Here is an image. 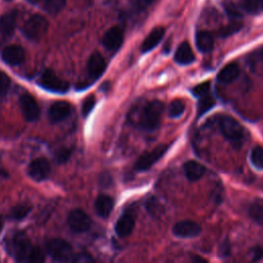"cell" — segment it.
<instances>
[{
    "label": "cell",
    "instance_id": "6da1fadb",
    "mask_svg": "<svg viewBox=\"0 0 263 263\" xmlns=\"http://www.w3.org/2000/svg\"><path fill=\"white\" fill-rule=\"evenodd\" d=\"M29 237L24 232H16L7 242L9 254L20 262H30L34 250Z\"/></svg>",
    "mask_w": 263,
    "mask_h": 263
},
{
    "label": "cell",
    "instance_id": "7a4b0ae2",
    "mask_svg": "<svg viewBox=\"0 0 263 263\" xmlns=\"http://www.w3.org/2000/svg\"><path fill=\"white\" fill-rule=\"evenodd\" d=\"M218 124L222 135L233 146H240L245 138V129L235 118L228 115H223L220 117Z\"/></svg>",
    "mask_w": 263,
    "mask_h": 263
},
{
    "label": "cell",
    "instance_id": "3957f363",
    "mask_svg": "<svg viewBox=\"0 0 263 263\" xmlns=\"http://www.w3.org/2000/svg\"><path fill=\"white\" fill-rule=\"evenodd\" d=\"M163 112V104L159 101H152L148 103L142 113L140 126L142 129L152 132L159 126L161 115Z\"/></svg>",
    "mask_w": 263,
    "mask_h": 263
},
{
    "label": "cell",
    "instance_id": "277c9868",
    "mask_svg": "<svg viewBox=\"0 0 263 263\" xmlns=\"http://www.w3.org/2000/svg\"><path fill=\"white\" fill-rule=\"evenodd\" d=\"M47 254L55 261H70L75 256L72 246L61 238H53L46 243Z\"/></svg>",
    "mask_w": 263,
    "mask_h": 263
},
{
    "label": "cell",
    "instance_id": "5b68a950",
    "mask_svg": "<svg viewBox=\"0 0 263 263\" xmlns=\"http://www.w3.org/2000/svg\"><path fill=\"white\" fill-rule=\"evenodd\" d=\"M47 28V20L40 14H35L25 23L23 33L30 40H39L46 33Z\"/></svg>",
    "mask_w": 263,
    "mask_h": 263
},
{
    "label": "cell",
    "instance_id": "8992f818",
    "mask_svg": "<svg viewBox=\"0 0 263 263\" xmlns=\"http://www.w3.org/2000/svg\"><path fill=\"white\" fill-rule=\"evenodd\" d=\"M39 84L46 90L59 93H64L69 89V84L59 78L57 74L50 69H46L42 72L39 79Z\"/></svg>",
    "mask_w": 263,
    "mask_h": 263
},
{
    "label": "cell",
    "instance_id": "52a82bcc",
    "mask_svg": "<svg viewBox=\"0 0 263 263\" xmlns=\"http://www.w3.org/2000/svg\"><path fill=\"white\" fill-rule=\"evenodd\" d=\"M166 150H167L166 145H159L155 147L153 150L142 154L139 157V159L136 161L135 168L139 172L147 171L164 155Z\"/></svg>",
    "mask_w": 263,
    "mask_h": 263
},
{
    "label": "cell",
    "instance_id": "ba28073f",
    "mask_svg": "<svg viewBox=\"0 0 263 263\" xmlns=\"http://www.w3.org/2000/svg\"><path fill=\"white\" fill-rule=\"evenodd\" d=\"M67 222L69 227L74 232H77V233H82L87 231L91 225V220L89 216L84 211L79 209H75L69 213Z\"/></svg>",
    "mask_w": 263,
    "mask_h": 263
},
{
    "label": "cell",
    "instance_id": "9c48e42d",
    "mask_svg": "<svg viewBox=\"0 0 263 263\" xmlns=\"http://www.w3.org/2000/svg\"><path fill=\"white\" fill-rule=\"evenodd\" d=\"M20 106L23 115L28 121H36L40 115V109L35 99L29 95L24 93L20 98Z\"/></svg>",
    "mask_w": 263,
    "mask_h": 263
},
{
    "label": "cell",
    "instance_id": "30bf717a",
    "mask_svg": "<svg viewBox=\"0 0 263 263\" xmlns=\"http://www.w3.org/2000/svg\"><path fill=\"white\" fill-rule=\"evenodd\" d=\"M50 173L49 162L43 158L39 157L30 162L28 166V175L35 181L40 182L48 177Z\"/></svg>",
    "mask_w": 263,
    "mask_h": 263
},
{
    "label": "cell",
    "instance_id": "8fae6325",
    "mask_svg": "<svg viewBox=\"0 0 263 263\" xmlns=\"http://www.w3.org/2000/svg\"><path fill=\"white\" fill-rule=\"evenodd\" d=\"M201 231L200 225L191 220H183L176 223L173 227V233L178 237H194L197 236Z\"/></svg>",
    "mask_w": 263,
    "mask_h": 263
},
{
    "label": "cell",
    "instance_id": "7c38bea8",
    "mask_svg": "<svg viewBox=\"0 0 263 263\" xmlns=\"http://www.w3.org/2000/svg\"><path fill=\"white\" fill-rule=\"evenodd\" d=\"M102 42H103V45L108 50H111V51L117 50L123 42V31H122V29L120 27H117V26L110 28L105 33V35L103 36Z\"/></svg>",
    "mask_w": 263,
    "mask_h": 263
},
{
    "label": "cell",
    "instance_id": "4fadbf2b",
    "mask_svg": "<svg viewBox=\"0 0 263 263\" xmlns=\"http://www.w3.org/2000/svg\"><path fill=\"white\" fill-rule=\"evenodd\" d=\"M1 58L3 62H5L7 65L17 66L25 61L26 54L22 46L13 44V45H8L3 49L1 53Z\"/></svg>",
    "mask_w": 263,
    "mask_h": 263
},
{
    "label": "cell",
    "instance_id": "5bb4252c",
    "mask_svg": "<svg viewBox=\"0 0 263 263\" xmlns=\"http://www.w3.org/2000/svg\"><path fill=\"white\" fill-rule=\"evenodd\" d=\"M71 105L64 101H59L53 103L48 110V118L50 122L58 123L66 119L71 112Z\"/></svg>",
    "mask_w": 263,
    "mask_h": 263
},
{
    "label": "cell",
    "instance_id": "9a60e30c",
    "mask_svg": "<svg viewBox=\"0 0 263 263\" xmlns=\"http://www.w3.org/2000/svg\"><path fill=\"white\" fill-rule=\"evenodd\" d=\"M105 69H106V62L103 55L98 51L92 52L87 61L88 75L93 79H98L104 73Z\"/></svg>",
    "mask_w": 263,
    "mask_h": 263
},
{
    "label": "cell",
    "instance_id": "2e32d148",
    "mask_svg": "<svg viewBox=\"0 0 263 263\" xmlns=\"http://www.w3.org/2000/svg\"><path fill=\"white\" fill-rule=\"evenodd\" d=\"M135 227V219L129 213L123 214L116 222L115 231L120 237H125L132 233Z\"/></svg>",
    "mask_w": 263,
    "mask_h": 263
},
{
    "label": "cell",
    "instance_id": "e0dca14e",
    "mask_svg": "<svg viewBox=\"0 0 263 263\" xmlns=\"http://www.w3.org/2000/svg\"><path fill=\"white\" fill-rule=\"evenodd\" d=\"M113 208L114 199L109 195H99L95 201V211L102 218H107L111 214Z\"/></svg>",
    "mask_w": 263,
    "mask_h": 263
},
{
    "label": "cell",
    "instance_id": "ac0fdd59",
    "mask_svg": "<svg viewBox=\"0 0 263 263\" xmlns=\"http://www.w3.org/2000/svg\"><path fill=\"white\" fill-rule=\"evenodd\" d=\"M16 11H9L0 17V34L4 37H10L16 25Z\"/></svg>",
    "mask_w": 263,
    "mask_h": 263
},
{
    "label": "cell",
    "instance_id": "d6986e66",
    "mask_svg": "<svg viewBox=\"0 0 263 263\" xmlns=\"http://www.w3.org/2000/svg\"><path fill=\"white\" fill-rule=\"evenodd\" d=\"M163 35H164V29L163 28L157 27V28L153 29L150 32V34L146 37L144 42L142 43V46H141L142 52H148V51L152 50L160 42Z\"/></svg>",
    "mask_w": 263,
    "mask_h": 263
},
{
    "label": "cell",
    "instance_id": "ffe728a7",
    "mask_svg": "<svg viewBox=\"0 0 263 263\" xmlns=\"http://www.w3.org/2000/svg\"><path fill=\"white\" fill-rule=\"evenodd\" d=\"M194 59V53L188 42L181 43L175 52V61L180 65H189Z\"/></svg>",
    "mask_w": 263,
    "mask_h": 263
},
{
    "label": "cell",
    "instance_id": "44dd1931",
    "mask_svg": "<svg viewBox=\"0 0 263 263\" xmlns=\"http://www.w3.org/2000/svg\"><path fill=\"white\" fill-rule=\"evenodd\" d=\"M184 172L187 179L194 182L199 180L204 175L205 167L195 160H189L184 164Z\"/></svg>",
    "mask_w": 263,
    "mask_h": 263
},
{
    "label": "cell",
    "instance_id": "7402d4cb",
    "mask_svg": "<svg viewBox=\"0 0 263 263\" xmlns=\"http://www.w3.org/2000/svg\"><path fill=\"white\" fill-rule=\"evenodd\" d=\"M239 75V67L236 63H230L226 65L218 74L217 79L220 83H231L234 81Z\"/></svg>",
    "mask_w": 263,
    "mask_h": 263
},
{
    "label": "cell",
    "instance_id": "603a6c76",
    "mask_svg": "<svg viewBox=\"0 0 263 263\" xmlns=\"http://www.w3.org/2000/svg\"><path fill=\"white\" fill-rule=\"evenodd\" d=\"M195 43L199 51L209 52L214 47V38L206 31H198L195 35Z\"/></svg>",
    "mask_w": 263,
    "mask_h": 263
},
{
    "label": "cell",
    "instance_id": "cb8c5ba5",
    "mask_svg": "<svg viewBox=\"0 0 263 263\" xmlns=\"http://www.w3.org/2000/svg\"><path fill=\"white\" fill-rule=\"evenodd\" d=\"M249 215L257 224L263 225V198H256L251 203Z\"/></svg>",
    "mask_w": 263,
    "mask_h": 263
},
{
    "label": "cell",
    "instance_id": "d4e9b609",
    "mask_svg": "<svg viewBox=\"0 0 263 263\" xmlns=\"http://www.w3.org/2000/svg\"><path fill=\"white\" fill-rule=\"evenodd\" d=\"M198 105H197V114L198 116H201L203 113L208 112L209 110L212 109V107H214L215 105V99L209 93L201 96L198 98Z\"/></svg>",
    "mask_w": 263,
    "mask_h": 263
},
{
    "label": "cell",
    "instance_id": "484cf974",
    "mask_svg": "<svg viewBox=\"0 0 263 263\" xmlns=\"http://www.w3.org/2000/svg\"><path fill=\"white\" fill-rule=\"evenodd\" d=\"M30 211H31L30 204L21 203V204H17V205H15L11 209L9 217L13 220H22L29 214Z\"/></svg>",
    "mask_w": 263,
    "mask_h": 263
},
{
    "label": "cell",
    "instance_id": "4316f807",
    "mask_svg": "<svg viewBox=\"0 0 263 263\" xmlns=\"http://www.w3.org/2000/svg\"><path fill=\"white\" fill-rule=\"evenodd\" d=\"M66 5V0H45L44 9L50 14L59 13Z\"/></svg>",
    "mask_w": 263,
    "mask_h": 263
},
{
    "label": "cell",
    "instance_id": "83f0119b",
    "mask_svg": "<svg viewBox=\"0 0 263 263\" xmlns=\"http://www.w3.org/2000/svg\"><path fill=\"white\" fill-rule=\"evenodd\" d=\"M184 110H185V104L182 100H174L170 106H168V115L171 117H179L181 116L183 113H184Z\"/></svg>",
    "mask_w": 263,
    "mask_h": 263
},
{
    "label": "cell",
    "instance_id": "f1b7e54d",
    "mask_svg": "<svg viewBox=\"0 0 263 263\" xmlns=\"http://www.w3.org/2000/svg\"><path fill=\"white\" fill-rule=\"evenodd\" d=\"M251 161L259 170H263V147H255L251 152Z\"/></svg>",
    "mask_w": 263,
    "mask_h": 263
},
{
    "label": "cell",
    "instance_id": "f546056e",
    "mask_svg": "<svg viewBox=\"0 0 263 263\" xmlns=\"http://www.w3.org/2000/svg\"><path fill=\"white\" fill-rule=\"evenodd\" d=\"M241 6L249 13H257L262 8V0H242Z\"/></svg>",
    "mask_w": 263,
    "mask_h": 263
},
{
    "label": "cell",
    "instance_id": "4dcf8cb0",
    "mask_svg": "<svg viewBox=\"0 0 263 263\" xmlns=\"http://www.w3.org/2000/svg\"><path fill=\"white\" fill-rule=\"evenodd\" d=\"M241 26H242V25H241L240 23L236 22V21H235V22H232V23L228 24L227 26L223 27V28L220 30L219 35L222 36V37H227V36H229V35H232V34L236 33L237 31H239L240 28H241Z\"/></svg>",
    "mask_w": 263,
    "mask_h": 263
},
{
    "label": "cell",
    "instance_id": "1f68e13d",
    "mask_svg": "<svg viewBox=\"0 0 263 263\" xmlns=\"http://www.w3.org/2000/svg\"><path fill=\"white\" fill-rule=\"evenodd\" d=\"M210 87H211V84L209 81H205V82H202L198 85H196L195 87L192 88V93L196 97V98H199L201 96H204L206 93L210 92Z\"/></svg>",
    "mask_w": 263,
    "mask_h": 263
},
{
    "label": "cell",
    "instance_id": "d6a6232c",
    "mask_svg": "<svg viewBox=\"0 0 263 263\" xmlns=\"http://www.w3.org/2000/svg\"><path fill=\"white\" fill-rule=\"evenodd\" d=\"M96 105V99L93 96H88L85 98L83 104H82V114L83 116H87L93 109Z\"/></svg>",
    "mask_w": 263,
    "mask_h": 263
},
{
    "label": "cell",
    "instance_id": "836d02e7",
    "mask_svg": "<svg viewBox=\"0 0 263 263\" xmlns=\"http://www.w3.org/2000/svg\"><path fill=\"white\" fill-rule=\"evenodd\" d=\"M224 8H225V11L228 14V16H230L231 18L237 20L242 16V13L238 9V7H236L233 3H227Z\"/></svg>",
    "mask_w": 263,
    "mask_h": 263
},
{
    "label": "cell",
    "instance_id": "e575fe53",
    "mask_svg": "<svg viewBox=\"0 0 263 263\" xmlns=\"http://www.w3.org/2000/svg\"><path fill=\"white\" fill-rule=\"evenodd\" d=\"M71 156V149L69 148H61L60 150L57 151L55 153V159L59 163H64L66 162Z\"/></svg>",
    "mask_w": 263,
    "mask_h": 263
},
{
    "label": "cell",
    "instance_id": "d590c367",
    "mask_svg": "<svg viewBox=\"0 0 263 263\" xmlns=\"http://www.w3.org/2000/svg\"><path fill=\"white\" fill-rule=\"evenodd\" d=\"M10 85V79L9 77L0 70V96L4 95Z\"/></svg>",
    "mask_w": 263,
    "mask_h": 263
},
{
    "label": "cell",
    "instance_id": "8d00e7d4",
    "mask_svg": "<svg viewBox=\"0 0 263 263\" xmlns=\"http://www.w3.org/2000/svg\"><path fill=\"white\" fill-rule=\"evenodd\" d=\"M153 0H133V3L140 9H144L152 3Z\"/></svg>",
    "mask_w": 263,
    "mask_h": 263
},
{
    "label": "cell",
    "instance_id": "74e56055",
    "mask_svg": "<svg viewBox=\"0 0 263 263\" xmlns=\"http://www.w3.org/2000/svg\"><path fill=\"white\" fill-rule=\"evenodd\" d=\"M254 57L252 58L254 61H261V62H263V48H261V49H259L258 51H256V52H254V54H253Z\"/></svg>",
    "mask_w": 263,
    "mask_h": 263
},
{
    "label": "cell",
    "instance_id": "f35d334b",
    "mask_svg": "<svg viewBox=\"0 0 263 263\" xmlns=\"http://www.w3.org/2000/svg\"><path fill=\"white\" fill-rule=\"evenodd\" d=\"M2 227H3V219H2V217L0 216V232H1V230H2Z\"/></svg>",
    "mask_w": 263,
    "mask_h": 263
},
{
    "label": "cell",
    "instance_id": "ab89813d",
    "mask_svg": "<svg viewBox=\"0 0 263 263\" xmlns=\"http://www.w3.org/2000/svg\"><path fill=\"white\" fill-rule=\"evenodd\" d=\"M27 1H28V2H30V3H34V4H35V3L39 2L40 0H27Z\"/></svg>",
    "mask_w": 263,
    "mask_h": 263
},
{
    "label": "cell",
    "instance_id": "60d3db41",
    "mask_svg": "<svg viewBox=\"0 0 263 263\" xmlns=\"http://www.w3.org/2000/svg\"><path fill=\"white\" fill-rule=\"evenodd\" d=\"M262 9H263V0H262Z\"/></svg>",
    "mask_w": 263,
    "mask_h": 263
},
{
    "label": "cell",
    "instance_id": "b9f144b4",
    "mask_svg": "<svg viewBox=\"0 0 263 263\" xmlns=\"http://www.w3.org/2000/svg\"><path fill=\"white\" fill-rule=\"evenodd\" d=\"M6 1H10V0H6Z\"/></svg>",
    "mask_w": 263,
    "mask_h": 263
}]
</instances>
